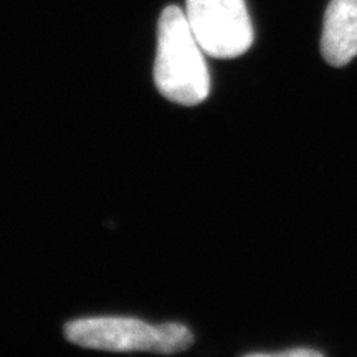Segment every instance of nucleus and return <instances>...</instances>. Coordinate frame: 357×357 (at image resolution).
<instances>
[{
	"instance_id": "f257e3e1",
	"label": "nucleus",
	"mask_w": 357,
	"mask_h": 357,
	"mask_svg": "<svg viewBox=\"0 0 357 357\" xmlns=\"http://www.w3.org/2000/svg\"><path fill=\"white\" fill-rule=\"evenodd\" d=\"M154 83L160 95L182 106L200 105L211 93L204 50L192 33L185 12L177 6L160 13Z\"/></svg>"
},
{
	"instance_id": "f03ea898",
	"label": "nucleus",
	"mask_w": 357,
	"mask_h": 357,
	"mask_svg": "<svg viewBox=\"0 0 357 357\" xmlns=\"http://www.w3.org/2000/svg\"><path fill=\"white\" fill-rule=\"evenodd\" d=\"M65 336L73 344L113 352H159L176 354L189 349L194 336L181 323L149 324L137 318L100 316L71 321L65 326Z\"/></svg>"
},
{
	"instance_id": "7ed1b4c3",
	"label": "nucleus",
	"mask_w": 357,
	"mask_h": 357,
	"mask_svg": "<svg viewBox=\"0 0 357 357\" xmlns=\"http://www.w3.org/2000/svg\"><path fill=\"white\" fill-rule=\"evenodd\" d=\"M185 17L204 53L213 58H236L253 45L245 0H185Z\"/></svg>"
},
{
	"instance_id": "20e7f679",
	"label": "nucleus",
	"mask_w": 357,
	"mask_h": 357,
	"mask_svg": "<svg viewBox=\"0 0 357 357\" xmlns=\"http://www.w3.org/2000/svg\"><path fill=\"white\" fill-rule=\"evenodd\" d=\"M321 53L331 66H346L357 56V0H331L328 3Z\"/></svg>"
},
{
	"instance_id": "39448f33",
	"label": "nucleus",
	"mask_w": 357,
	"mask_h": 357,
	"mask_svg": "<svg viewBox=\"0 0 357 357\" xmlns=\"http://www.w3.org/2000/svg\"><path fill=\"white\" fill-rule=\"evenodd\" d=\"M250 356H260V357H321L323 352L314 349H305V347H296V349L287 351H276V352H255Z\"/></svg>"
}]
</instances>
